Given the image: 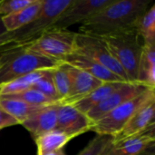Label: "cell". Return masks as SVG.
<instances>
[{
  "label": "cell",
  "instance_id": "1",
  "mask_svg": "<svg viewBox=\"0 0 155 155\" xmlns=\"http://www.w3.org/2000/svg\"><path fill=\"white\" fill-rule=\"evenodd\" d=\"M149 0H113L107 6L83 23L79 33L104 37L136 28L141 16L147 11Z\"/></svg>",
  "mask_w": 155,
  "mask_h": 155
},
{
  "label": "cell",
  "instance_id": "2",
  "mask_svg": "<svg viewBox=\"0 0 155 155\" xmlns=\"http://www.w3.org/2000/svg\"><path fill=\"white\" fill-rule=\"evenodd\" d=\"M73 3V0H43L38 15L24 27L6 33L0 45V52L31 45L45 32L50 30L62 13Z\"/></svg>",
  "mask_w": 155,
  "mask_h": 155
},
{
  "label": "cell",
  "instance_id": "3",
  "mask_svg": "<svg viewBox=\"0 0 155 155\" xmlns=\"http://www.w3.org/2000/svg\"><path fill=\"white\" fill-rule=\"evenodd\" d=\"M62 62L17 47L0 52V86L29 73L53 69Z\"/></svg>",
  "mask_w": 155,
  "mask_h": 155
},
{
  "label": "cell",
  "instance_id": "4",
  "mask_svg": "<svg viewBox=\"0 0 155 155\" xmlns=\"http://www.w3.org/2000/svg\"><path fill=\"white\" fill-rule=\"evenodd\" d=\"M101 38L104 39L109 51L123 68L127 81L136 83L143 51V44L136 28Z\"/></svg>",
  "mask_w": 155,
  "mask_h": 155
},
{
  "label": "cell",
  "instance_id": "5",
  "mask_svg": "<svg viewBox=\"0 0 155 155\" xmlns=\"http://www.w3.org/2000/svg\"><path fill=\"white\" fill-rule=\"evenodd\" d=\"M153 98H155V88H148L138 96L121 104L95 122L90 131L97 134L115 136L122 131L138 109Z\"/></svg>",
  "mask_w": 155,
  "mask_h": 155
},
{
  "label": "cell",
  "instance_id": "6",
  "mask_svg": "<svg viewBox=\"0 0 155 155\" xmlns=\"http://www.w3.org/2000/svg\"><path fill=\"white\" fill-rule=\"evenodd\" d=\"M75 35L76 33L68 30L50 29L34 43L24 47L34 53L62 62L65 56L74 52Z\"/></svg>",
  "mask_w": 155,
  "mask_h": 155
},
{
  "label": "cell",
  "instance_id": "7",
  "mask_svg": "<svg viewBox=\"0 0 155 155\" xmlns=\"http://www.w3.org/2000/svg\"><path fill=\"white\" fill-rule=\"evenodd\" d=\"M74 52L83 54L98 63L124 81H127L123 68L109 51L104 39L98 36L76 33L74 42Z\"/></svg>",
  "mask_w": 155,
  "mask_h": 155
},
{
  "label": "cell",
  "instance_id": "8",
  "mask_svg": "<svg viewBox=\"0 0 155 155\" xmlns=\"http://www.w3.org/2000/svg\"><path fill=\"white\" fill-rule=\"evenodd\" d=\"M148 88L150 87L144 86L138 83L124 82L116 90L111 93L105 99H104L96 106L86 113V115L91 120V122L94 124L114 109L138 96Z\"/></svg>",
  "mask_w": 155,
  "mask_h": 155
},
{
  "label": "cell",
  "instance_id": "9",
  "mask_svg": "<svg viewBox=\"0 0 155 155\" xmlns=\"http://www.w3.org/2000/svg\"><path fill=\"white\" fill-rule=\"evenodd\" d=\"M112 2L113 0H73L51 29L67 30L75 24H83Z\"/></svg>",
  "mask_w": 155,
  "mask_h": 155
},
{
  "label": "cell",
  "instance_id": "10",
  "mask_svg": "<svg viewBox=\"0 0 155 155\" xmlns=\"http://www.w3.org/2000/svg\"><path fill=\"white\" fill-rule=\"evenodd\" d=\"M93 125L94 124L87 115L77 110L72 104H59L54 130L60 131L73 139L90 131Z\"/></svg>",
  "mask_w": 155,
  "mask_h": 155
},
{
  "label": "cell",
  "instance_id": "11",
  "mask_svg": "<svg viewBox=\"0 0 155 155\" xmlns=\"http://www.w3.org/2000/svg\"><path fill=\"white\" fill-rule=\"evenodd\" d=\"M70 79V91L68 96L61 102V104H73L79 101L89 93L99 87L104 82L92 76L91 74L63 63Z\"/></svg>",
  "mask_w": 155,
  "mask_h": 155
},
{
  "label": "cell",
  "instance_id": "12",
  "mask_svg": "<svg viewBox=\"0 0 155 155\" xmlns=\"http://www.w3.org/2000/svg\"><path fill=\"white\" fill-rule=\"evenodd\" d=\"M154 124L138 135L114 142L104 155H139L148 147L154 144Z\"/></svg>",
  "mask_w": 155,
  "mask_h": 155
},
{
  "label": "cell",
  "instance_id": "13",
  "mask_svg": "<svg viewBox=\"0 0 155 155\" xmlns=\"http://www.w3.org/2000/svg\"><path fill=\"white\" fill-rule=\"evenodd\" d=\"M155 98L144 104L132 116L122 131L113 137L114 142H119L140 134L154 124Z\"/></svg>",
  "mask_w": 155,
  "mask_h": 155
},
{
  "label": "cell",
  "instance_id": "14",
  "mask_svg": "<svg viewBox=\"0 0 155 155\" xmlns=\"http://www.w3.org/2000/svg\"><path fill=\"white\" fill-rule=\"evenodd\" d=\"M59 104L43 108L21 124L31 134L34 139L54 130Z\"/></svg>",
  "mask_w": 155,
  "mask_h": 155
},
{
  "label": "cell",
  "instance_id": "15",
  "mask_svg": "<svg viewBox=\"0 0 155 155\" xmlns=\"http://www.w3.org/2000/svg\"><path fill=\"white\" fill-rule=\"evenodd\" d=\"M62 63L67 64L71 66L76 67L80 70L84 71L85 73L91 74L92 76L99 79L100 81L106 82H125L116 74H113L98 63L93 61L92 59L80 54L76 52H74L67 56H65Z\"/></svg>",
  "mask_w": 155,
  "mask_h": 155
},
{
  "label": "cell",
  "instance_id": "16",
  "mask_svg": "<svg viewBox=\"0 0 155 155\" xmlns=\"http://www.w3.org/2000/svg\"><path fill=\"white\" fill-rule=\"evenodd\" d=\"M136 83L155 88V44H143Z\"/></svg>",
  "mask_w": 155,
  "mask_h": 155
},
{
  "label": "cell",
  "instance_id": "17",
  "mask_svg": "<svg viewBox=\"0 0 155 155\" xmlns=\"http://www.w3.org/2000/svg\"><path fill=\"white\" fill-rule=\"evenodd\" d=\"M42 3L43 0H33V2L26 7L16 13L2 17V23L7 33L16 31L28 25L33 19H35L41 10Z\"/></svg>",
  "mask_w": 155,
  "mask_h": 155
},
{
  "label": "cell",
  "instance_id": "18",
  "mask_svg": "<svg viewBox=\"0 0 155 155\" xmlns=\"http://www.w3.org/2000/svg\"><path fill=\"white\" fill-rule=\"evenodd\" d=\"M124 82H106L103 83L99 87L89 93L87 95L74 103L72 105L80 112L86 114L92 108L96 106L104 99H105L111 93L116 90Z\"/></svg>",
  "mask_w": 155,
  "mask_h": 155
},
{
  "label": "cell",
  "instance_id": "19",
  "mask_svg": "<svg viewBox=\"0 0 155 155\" xmlns=\"http://www.w3.org/2000/svg\"><path fill=\"white\" fill-rule=\"evenodd\" d=\"M45 107L46 106L33 105L18 99L0 97V108L17 120L19 124Z\"/></svg>",
  "mask_w": 155,
  "mask_h": 155
},
{
  "label": "cell",
  "instance_id": "20",
  "mask_svg": "<svg viewBox=\"0 0 155 155\" xmlns=\"http://www.w3.org/2000/svg\"><path fill=\"white\" fill-rule=\"evenodd\" d=\"M70 140L72 139L65 134L57 130H53L35 139L37 147L36 155H46L50 153L63 150L64 146Z\"/></svg>",
  "mask_w": 155,
  "mask_h": 155
},
{
  "label": "cell",
  "instance_id": "21",
  "mask_svg": "<svg viewBox=\"0 0 155 155\" xmlns=\"http://www.w3.org/2000/svg\"><path fill=\"white\" fill-rule=\"evenodd\" d=\"M47 70H49V69L37 70V71L29 73V74L20 76L9 83L3 84L2 86H0V96L20 93L25 90L32 88V86L41 77L44 76V74L46 73Z\"/></svg>",
  "mask_w": 155,
  "mask_h": 155
},
{
  "label": "cell",
  "instance_id": "22",
  "mask_svg": "<svg viewBox=\"0 0 155 155\" xmlns=\"http://www.w3.org/2000/svg\"><path fill=\"white\" fill-rule=\"evenodd\" d=\"M136 30L143 44H155V5H152L141 16Z\"/></svg>",
  "mask_w": 155,
  "mask_h": 155
},
{
  "label": "cell",
  "instance_id": "23",
  "mask_svg": "<svg viewBox=\"0 0 155 155\" xmlns=\"http://www.w3.org/2000/svg\"><path fill=\"white\" fill-rule=\"evenodd\" d=\"M0 97H5V98H12V99H18L21 101H24L27 104H33V105H38V106H49L53 105L56 103L53 101L52 99L48 98L42 93H40L37 90H35L33 88L25 90L20 93L13 94H7V95H2Z\"/></svg>",
  "mask_w": 155,
  "mask_h": 155
},
{
  "label": "cell",
  "instance_id": "24",
  "mask_svg": "<svg viewBox=\"0 0 155 155\" xmlns=\"http://www.w3.org/2000/svg\"><path fill=\"white\" fill-rule=\"evenodd\" d=\"M51 72H52L53 81L54 84L55 90L62 102L69 94V91H70L69 75L63 63H61L58 66L53 68Z\"/></svg>",
  "mask_w": 155,
  "mask_h": 155
},
{
  "label": "cell",
  "instance_id": "25",
  "mask_svg": "<svg viewBox=\"0 0 155 155\" xmlns=\"http://www.w3.org/2000/svg\"><path fill=\"white\" fill-rule=\"evenodd\" d=\"M52 69H49L46 71V73L44 74L43 77H41L33 86L32 88L35 90L39 91L48 98L52 99L53 101L56 103H61V100L57 94V92L54 87V84L53 81V76H52Z\"/></svg>",
  "mask_w": 155,
  "mask_h": 155
},
{
  "label": "cell",
  "instance_id": "26",
  "mask_svg": "<svg viewBox=\"0 0 155 155\" xmlns=\"http://www.w3.org/2000/svg\"><path fill=\"white\" fill-rule=\"evenodd\" d=\"M113 143V136L97 134L78 155H104Z\"/></svg>",
  "mask_w": 155,
  "mask_h": 155
},
{
  "label": "cell",
  "instance_id": "27",
  "mask_svg": "<svg viewBox=\"0 0 155 155\" xmlns=\"http://www.w3.org/2000/svg\"><path fill=\"white\" fill-rule=\"evenodd\" d=\"M33 0H0V17H4L29 5Z\"/></svg>",
  "mask_w": 155,
  "mask_h": 155
},
{
  "label": "cell",
  "instance_id": "28",
  "mask_svg": "<svg viewBox=\"0 0 155 155\" xmlns=\"http://www.w3.org/2000/svg\"><path fill=\"white\" fill-rule=\"evenodd\" d=\"M16 124H19L18 121L0 108V130Z\"/></svg>",
  "mask_w": 155,
  "mask_h": 155
},
{
  "label": "cell",
  "instance_id": "29",
  "mask_svg": "<svg viewBox=\"0 0 155 155\" xmlns=\"http://www.w3.org/2000/svg\"><path fill=\"white\" fill-rule=\"evenodd\" d=\"M139 155H154V144L148 147L145 151H143L141 154Z\"/></svg>",
  "mask_w": 155,
  "mask_h": 155
},
{
  "label": "cell",
  "instance_id": "30",
  "mask_svg": "<svg viewBox=\"0 0 155 155\" xmlns=\"http://www.w3.org/2000/svg\"><path fill=\"white\" fill-rule=\"evenodd\" d=\"M7 33V31L5 30L3 23H2V20H1V17H0V45H1V42H2V38L3 36Z\"/></svg>",
  "mask_w": 155,
  "mask_h": 155
},
{
  "label": "cell",
  "instance_id": "31",
  "mask_svg": "<svg viewBox=\"0 0 155 155\" xmlns=\"http://www.w3.org/2000/svg\"><path fill=\"white\" fill-rule=\"evenodd\" d=\"M46 155H66L65 153L63 151V150H59V151H56V152H54V153H50Z\"/></svg>",
  "mask_w": 155,
  "mask_h": 155
}]
</instances>
